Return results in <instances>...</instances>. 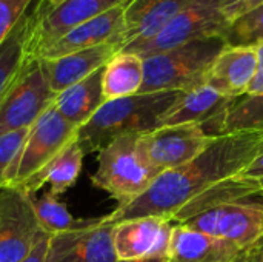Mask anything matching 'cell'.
Here are the masks:
<instances>
[{"mask_svg":"<svg viewBox=\"0 0 263 262\" xmlns=\"http://www.w3.org/2000/svg\"><path fill=\"white\" fill-rule=\"evenodd\" d=\"M55 96L49 86L43 62L31 57L0 100V136L31 128L54 103Z\"/></svg>","mask_w":263,"mask_h":262,"instance_id":"52a82bcc","label":"cell"},{"mask_svg":"<svg viewBox=\"0 0 263 262\" xmlns=\"http://www.w3.org/2000/svg\"><path fill=\"white\" fill-rule=\"evenodd\" d=\"M125 8L126 6L114 8L102 15H97L91 20H86L74 26L51 46L43 49L35 59L51 60L112 40L120 42V45L123 46Z\"/></svg>","mask_w":263,"mask_h":262,"instance_id":"9a60e30c","label":"cell"},{"mask_svg":"<svg viewBox=\"0 0 263 262\" xmlns=\"http://www.w3.org/2000/svg\"><path fill=\"white\" fill-rule=\"evenodd\" d=\"M216 137L206 134L196 124H180L140 134L139 142L148 164L162 174L194 161Z\"/></svg>","mask_w":263,"mask_h":262,"instance_id":"9c48e42d","label":"cell"},{"mask_svg":"<svg viewBox=\"0 0 263 262\" xmlns=\"http://www.w3.org/2000/svg\"><path fill=\"white\" fill-rule=\"evenodd\" d=\"M103 68L55 96V110L76 128L85 125L105 102L102 90Z\"/></svg>","mask_w":263,"mask_h":262,"instance_id":"ffe728a7","label":"cell"},{"mask_svg":"<svg viewBox=\"0 0 263 262\" xmlns=\"http://www.w3.org/2000/svg\"><path fill=\"white\" fill-rule=\"evenodd\" d=\"M48 242H49V235L43 233L37 244L32 247V250L22 259L20 262H45L46 261V252H48Z\"/></svg>","mask_w":263,"mask_h":262,"instance_id":"1f68e13d","label":"cell"},{"mask_svg":"<svg viewBox=\"0 0 263 262\" xmlns=\"http://www.w3.org/2000/svg\"><path fill=\"white\" fill-rule=\"evenodd\" d=\"M236 102L237 99L222 96L208 85L180 91L163 116L162 127L196 124L210 136H222L225 119Z\"/></svg>","mask_w":263,"mask_h":262,"instance_id":"7c38bea8","label":"cell"},{"mask_svg":"<svg viewBox=\"0 0 263 262\" xmlns=\"http://www.w3.org/2000/svg\"><path fill=\"white\" fill-rule=\"evenodd\" d=\"M236 262H263V247H253L243 252Z\"/></svg>","mask_w":263,"mask_h":262,"instance_id":"d6a6232c","label":"cell"},{"mask_svg":"<svg viewBox=\"0 0 263 262\" xmlns=\"http://www.w3.org/2000/svg\"><path fill=\"white\" fill-rule=\"evenodd\" d=\"M133 0H66L40 20H34L29 53L35 59L43 49L57 42L74 26L102 15L114 8L126 6Z\"/></svg>","mask_w":263,"mask_h":262,"instance_id":"5bb4252c","label":"cell"},{"mask_svg":"<svg viewBox=\"0 0 263 262\" xmlns=\"http://www.w3.org/2000/svg\"><path fill=\"white\" fill-rule=\"evenodd\" d=\"M227 46L257 48L263 43V3L233 17L222 34Z\"/></svg>","mask_w":263,"mask_h":262,"instance_id":"cb8c5ba5","label":"cell"},{"mask_svg":"<svg viewBox=\"0 0 263 262\" xmlns=\"http://www.w3.org/2000/svg\"><path fill=\"white\" fill-rule=\"evenodd\" d=\"M77 131L54 103L31 127L29 134L12 162L5 188L34 196L46 182L49 171L63 150L77 139Z\"/></svg>","mask_w":263,"mask_h":262,"instance_id":"3957f363","label":"cell"},{"mask_svg":"<svg viewBox=\"0 0 263 262\" xmlns=\"http://www.w3.org/2000/svg\"><path fill=\"white\" fill-rule=\"evenodd\" d=\"M256 128H263V94L247 96L236 102L225 119L222 134Z\"/></svg>","mask_w":263,"mask_h":262,"instance_id":"484cf974","label":"cell"},{"mask_svg":"<svg viewBox=\"0 0 263 262\" xmlns=\"http://www.w3.org/2000/svg\"><path fill=\"white\" fill-rule=\"evenodd\" d=\"M143 83V59L119 51L103 68L102 90L106 100L139 94Z\"/></svg>","mask_w":263,"mask_h":262,"instance_id":"7402d4cb","label":"cell"},{"mask_svg":"<svg viewBox=\"0 0 263 262\" xmlns=\"http://www.w3.org/2000/svg\"><path fill=\"white\" fill-rule=\"evenodd\" d=\"M263 3V0H243L234 11H233V14H231V17H230V20L233 19V17H236V15H239V14H242V12H245V11H248V9H251V8H254V6H257V5H260Z\"/></svg>","mask_w":263,"mask_h":262,"instance_id":"836d02e7","label":"cell"},{"mask_svg":"<svg viewBox=\"0 0 263 262\" xmlns=\"http://www.w3.org/2000/svg\"><path fill=\"white\" fill-rule=\"evenodd\" d=\"M256 54H257V71L256 76L248 88L247 96H260L263 94V43H260L256 48Z\"/></svg>","mask_w":263,"mask_h":262,"instance_id":"f546056e","label":"cell"},{"mask_svg":"<svg viewBox=\"0 0 263 262\" xmlns=\"http://www.w3.org/2000/svg\"><path fill=\"white\" fill-rule=\"evenodd\" d=\"M31 128H23L18 131H12L0 136V190L5 188L8 171L20 153Z\"/></svg>","mask_w":263,"mask_h":262,"instance_id":"4316f807","label":"cell"},{"mask_svg":"<svg viewBox=\"0 0 263 262\" xmlns=\"http://www.w3.org/2000/svg\"><path fill=\"white\" fill-rule=\"evenodd\" d=\"M65 2L66 0H34V3L31 6V12H32L34 20L43 19L45 15H48L49 12L57 9Z\"/></svg>","mask_w":263,"mask_h":262,"instance_id":"4dcf8cb0","label":"cell"},{"mask_svg":"<svg viewBox=\"0 0 263 262\" xmlns=\"http://www.w3.org/2000/svg\"><path fill=\"white\" fill-rule=\"evenodd\" d=\"M117 262H168V258H143V259H129V261Z\"/></svg>","mask_w":263,"mask_h":262,"instance_id":"d590c367","label":"cell"},{"mask_svg":"<svg viewBox=\"0 0 263 262\" xmlns=\"http://www.w3.org/2000/svg\"><path fill=\"white\" fill-rule=\"evenodd\" d=\"M254 247H263V238L259 241V242H257V246H254Z\"/></svg>","mask_w":263,"mask_h":262,"instance_id":"8d00e7d4","label":"cell"},{"mask_svg":"<svg viewBox=\"0 0 263 262\" xmlns=\"http://www.w3.org/2000/svg\"><path fill=\"white\" fill-rule=\"evenodd\" d=\"M193 2L196 0H133L125 8L122 49L126 45L140 43L157 36Z\"/></svg>","mask_w":263,"mask_h":262,"instance_id":"ac0fdd59","label":"cell"},{"mask_svg":"<svg viewBox=\"0 0 263 262\" xmlns=\"http://www.w3.org/2000/svg\"><path fill=\"white\" fill-rule=\"evenodd\" d=\"M183 224L247 252L263 238V202L250 199L225 202L196 215Z\"/></svg>","mask_w":263,"mask_h":262,"instance_id":"ba28073f","label":"cell"},{"mask_svg":"<svg viewBox=\"0 0 263 262\" xmlns=\"http://www.w3.org/2000/svg\"><path fill=\"white\" fill-rule=\"evenodd\" d=\"M42 235L32 196L11 188L0 190V262H20Z\"/></svg>","mask_w":263,"mask_h":262,"instance_id":"30bf717a","label":"cell"},{"mask_svg":"<svg viewBox=\"0 0 263 262\" xmlns=\"http://www.w3.org/2000/svg\"><path fill=\"white\" fill-rule=\"evenodd\" d=\"M34 0H0V45L28 12Z\"/></svg>","mask_w":263,"mask_h":262,"instance_id":"f1b7e54d","label":"cell"},{"mask_svg":"<svg viewBox=\"0 0 263 262\" xmlns=\"http://www.w3.org/2000/svg\"><path fill=\"white\" fill-rule=\"evenodd\" d=\"M32 205H34L35 218L39 221L42 232L49 236L86 227L96 219V218L92 219L74 218L68 212L66 205L60 202L59 196L52 195L51 191H46L40 198L32 196Z\"/></svg>","mask_w":263,"mask_h":262,"instance_id":"603a6c76","label":"cell"},{"mask_svg":"<svg viewBox=\"0 0 263 262\" xmlns=\"http://www.w3.org/2000/svg\"><path fill=\"white\" fill-rule=\"evenodd\" d=\"M231 181L243 187L250 199L253 196H263V148L262 151Z\"/></svg>","mask_w":263,"mask_h":262,"instance_id":"83f0119b","label":"cell"},{"mask_svg":"<svg viewBox=\"0 0 263 262\" xmlns=\"http://www.w3.org/2000/svg\"><path fill=\"white\" fill-rule=\"evenodd\" d=\"M114 225L105 216L89 225L49 236L45 262H117Z\"/></svg>","mask_w":263,"mask_h":262,"instance_id":"8fae6325","label":"cell"},{"mask_svg":"<svg viewBox=\"0 0 263 262\" xmlns=\"http://www.w3.org/2000/svg\"><path fill=\"white\" fill-rule=\"evenodd\" d=\"M225 46V40L214 36L145 57L139 93L188 91L205 85L211 65Z\"/></svg>","mask_w":263,"mask_h":262,"instance_id":"277c9868","label":"cell"},{"mask_svg":"<svg viewBox=\"0 0 263 262\" xmlns=\"http://www.w3.org/2000/svg\"><path fill=\"white\" fill-rule=\"evenodd\" d=\"M139 139L140 134H126L99 151V165L91 182L116 199L117 207L143 195L159 176L148 164Z\"/></svg>","mask_w":263,"mask_h":262,"instance_id":"5b68a950","label":"cell"},{"mask_svg":"<svg viewBox=\"0 0 263 262\" xmlns=\"http://www.w3.org/2000/svg\"><path fill=\"white\" fill-rule=\"evenodd\" d=\"M243 253L237 246L176 224L171 233L168 262H236Z\"/></svg>","mask_w":263,"mask_h":262,"instance_id":"d6986e66","label":"cell"},{"mask_svg":"<svg viewBox=\"0 0 263 262\" xmlns=\"http://www.w3.org/2000/svg\"><path fill=\"white\" fill-rule=\"evenodd\" d=\"M120 49V42L112 40L57 59L40 60L43 62V68L51 90L59 94L66 88L82 82L97 69L103 68Z\"/></svg>","mask_w":263,"mask_h":262,"instance_id":"2e32d148","label":"cell"},{"mask_svg":"<svg viewBox=\"0 0 263 262\" xmlns=\"http://www.w3.org/2000/svg\"><path fill=\"white\" fill-rule=\"evenodd\" d=\"M219 2H220V6H222V9L225 11L227 17L230 19L231 14H233V11L240 5L243 0H219Z\"/></svg>","mask_w":263,"mask_h":262,"instance_id":"e575fe53","label":"cell"},{"mask_svg":"<svg viewBox=\"0 0 263 262\" xmlns=\"http://www.w3.org/2000/svg\"><path fill=\"white\" fill-rule=\"evenodd\" d=\"M256 71V48L225 46L211 65L205 85L222 96L239 99L240 96H247Z\"/></svg>","mask_w":263,"mask_h":262,"instance_id":"e0dca14e","label":"cell"},{"mask_svg":"<svg viewBox=\"0 0 263 262\" xmlns=\"http://www.w3.org/2000/svg\"><path fill=\"white\" fill-rule=\"evenodd\" d=\"M228 23L230 19L222 9L219 0H196L177 14L157 36L140 43L126 45L122 51L145 59L197 39L214 36L222 37Z\"/></svg>","mask_w":263,"mask_h":262,"instance_id":"8992f818","label":"cell"},{"mask_svg":"<svg viewBox=\"0 0 263 262\" xmlns=\"http://www.w3.org/2000/svg\"><path fill=\"white\" fill-rule=\"evenodd\" d=\"M263 148V128L217 136L194 161L159 174L149 188L105 216L108 224L159 216L173 221L183 208L239 174Z\"/></svg>","mask_w":263,"mask_h":262,"instance_id":"6da1fadb","label":"cell"},{"mask_svg":"<svg viewBox=\"0 0 263 262\" xmlns=\"http://www.w3.org/2000/svg\"><path fill=\"white\" fill-rule=\"evenodd\" d=\"M32 23L34 17L29 8L0 45V100L9 91L12 83L23 71L26 62L31 59L29 45Z\"/></svg>","mask_w":263,"mask_h":262,"instance_id":"44dd1931","label":"cell"},{"mask_svg":"<svg viewBox=\"0 0 263 262\" xmlns=\"http://www.w3.org/2000/svg\"><path fill=\"white\" fill-rule=\"evenodd\" d=\"M83 156L85 154L80 150L77 139L63 150V153L54 162L48 176V182H46L49 184L51 187L49 191L52 195L60 196L77 182L80 171H82Z\"/></svg>","mask_w":263,"mask_h":262,"instance_id":"d4e9b609","label":"cell"},{"mask_svg":"<svg viewBox=\"0 0 263 262\" xmlns=\"http://www.w3.org/2000/svg\"><path fill=\"white\" fill-rule=\"evenodd\" d=\"M176 222L146 216L114 225V249L119 261L168 258L171 233Z\"/></svg>","mask_w":263,"mask_h":262,"instance_id":"4fadbf2b","label":"cell"},{"mask_svg":"<svg viewBox=\"0 0 263 262\" xmlns=\"http://www.w3.org/2000/svg\"><path fill=\"white\" fill-rule=\"evenodd\" d=\"M180 91L146 93L103 102L94 116L79 128L77 144L83 154L99 153L126 134H146L162 127L163 116Z\"/></svg>","mask_w":263,"mask_h":262,"instance_id":"7a4b0ae2","label":"cell"}]
</instances>
